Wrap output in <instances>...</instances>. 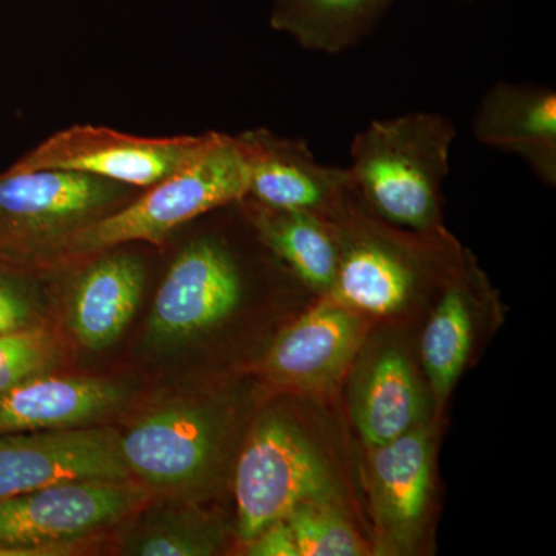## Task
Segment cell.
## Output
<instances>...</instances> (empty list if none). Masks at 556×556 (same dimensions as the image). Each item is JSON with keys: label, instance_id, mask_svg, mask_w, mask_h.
I'll use <instances>...</instances> for the list:
<instances>
[{"label": "cell", "instance_id": "6da1fadb", "mask_svg": "<svg viewBox=\"0 0 556 556\" xmlns=\"http://www.w3.org/2000/svg\"><path fill=\"white\" fill-rule=\"evenodd\" d=\"M456 129L444 115L412 112L376 119L351 141V181L369 211L387 223L439 230L442 186Z\"/></svg>", "mask_w": 556, "mask_h": 556}, {"label": "cell", "instance_id": "7a4b0ae2", "mask_svg": "<svg viewBox=\"0 0 556 556\" xmlns=\"http://www.w3.org/2000/svg\"><path fill=\"white\" fill-rule=\"evenodd\" d=\"M248 190V164L239 137L215 131L195 160L141 190L119 211L79 230L50 265L76 262L135 241L163 243L186 223L247 199Z\"/></svg>", "mask_w": 556, "mask_h": 556}, {"label": "cell", "instance_id": "3957f363", "mask_svg": "<svg viewBox=\"0 0 556 556\" xmlns=\"http://www.w3.org/2000/svg\"><path fill=\"white\" fill-rule=\"evenodd\" d=\"M141 190L80 172L9 169L0 175V257L47 268L75 233Z\"/></svg>", "mask_w": 556, "mask_h": 556}, {"label": "cell", "instance_id": "277c9868", "mask_svg": "<svg viewBox=\"0 0 556 556\" xmlns=\"http://www.w3.org/2000/svg\"><path fill=\"white\" fill-rule=\"evenodd\" d=\"M336 500L334 475L308 438L285 417H263L237 464L240 540L248 543L266 527L287 519L300 504Z\"/></svg>", "mask_w": 556, "mask_h": 556}, {"label": "cell", "instance_id": "5b68a950", "mask_svg": "<svg viewBox=\"0 0 556 556\" xmlns=\"http://www.w3.org/2000/svg\"><path fill=\"white\" fill-rule=\"evenodd\" d=\"M225 438V413L188 399L142 416L119 434V445L131 477L163 495L185 496L211 478Z\"/></svg>", "mask_w": 556, "mask_h": 556}, {"label": "cell", "instance_id": "8992f818", "mask_svg": "<svg viewBox=\"0 0 556 556\" xmlns=\"http://www.w3.org/2000/svg\"><path fill=\"white\" fill-rule=\"evenodd\" d=\"M149 492L130 479L58 482L0 500V546L75 548L144 506Z\"/></svg>", "mask_w": 556, "mask_h": 556}, {"label": "cell", "instance_id": "52a82bcc", "mask_svg": "<svg viewBox=\"0 0 556 556\" xmlns=\"http://www.w3.org/2000/svg\"><path fill=\"white\" fill-rule=\"evenodd\" d=\"M338 232L339 266L328 298L354 311L396 313L419 287L426 252L379 228V217L356 189L331 215Z\"/></svg>", "mask_w": 556, "mask_h": 556}, {"label": "cell", "instance_id": "ba28073f", "mask_svg": "<svg viewBox=\"0 0 556 556\" xmlns=\"http://www.w3.org/2000/svg\"><path fill=\"white\" fill-rule=\"evenodd\" d=\"M214 134L149 138L108 127L73 126L40 142L10 170L80 172L144 190L195 160Z\"/></svg>", "mask_w": 556, "mask_h": 556}, {"label": "cell", "instance_id": "9c48e42d", "mask_svg": "<svg viewBox=\"0 0 556 556\" xmlns=\"http://www.w3.org/2000/svg\"><path fill=\"white\" fill-rule=\"evenodd\" d=\"M243 294V266L226 240L203 236L190 241L156 292L150 342L177 345L203 334L239 308Z\"/></svg>", "mask_w": 556, "mask_h": 556}, {"label": "cell", "instance_id": "30bf717a", "mask_svg": "<svg viewBox=\"0 0 556 556\" xmlns=\"http://www.w3.org/2000/svg\"><path fill=\"white\" fill-rule=\"evenodd\" d=\"M130 478L113 428L0 434V500L58 482Z\"/></svg>", "mask_w": 556, "mask_h": 556}, {"label": "cell", "instance_id": "8fae6325", "mask_svg": "<svg viewBox=\"0 0 556 556\" xmlns=\"http://www.w3.org/2000/svg\"><path fill=\"white\" fill-rule=\"evenodd\" d=\"M237 137L248 164L247 199L329 218L353 192L346 167L320 163L305 139L280 137L263 127Z\"/></svg>", "mask_w": 556, "mask_h": 556}, {"label": "cell", "instance_id": "7c38bea8", "mask_svg": "<svg viewBox=\"0 0 556 556\" xmlns=\"http://www.w3.org/2000/svg\"><path fill=\"white\" fill-rule=\"evenodd\" d=\"M364 338L354 309L329 299L278 336L265 361L266 376L300 391H327L345 375Z\"/></svg>", "mask_w": 556, "mask_h": 556}, {"label": "cell", "instance_id": "4fadbf2b", "mask_svg": "<svg viewBox=\"0 0 556 556\" xmlns=\"http://www.w3.org/2000/svg\"><path fill=\"white\" fill-rule=\"evenodd\" d=\"M471 134L519 156L538 179L556 182V93L533 84L496 83L479 101Z\"/></svg>", "mask_w": 556, "mask_h": 556}, {"label": "cell", "instance_id": "5bb4252c", "mask_svg": "<svg viewBox=\"0 0 556 556\" xmlns=\"http://www.w3.org/2000/svg\"><path fill=\"white\" fill-rule=\"evenodd\" d=\"M93 257L76 274L68 300L73 334L89 350H104L123 334L141 302L144 260L112 248Z\"/></svg>", "mask_w": 556, "mask_h": 556}, {"label": "cell", "instance_id": "9a60e30c", "mask_svg": "<svg viewBox=\"0 0 556 556\" xmlns=\"http://www.w3.org/2000/svg\"><path fill=\"white\" fill-rule=\"evenodd\" d=\"M113 380L40 375L0 393V434L93 426L126 402Z\"/></svg>", "mask_w": 556, "mask_h": 556}, {"label": "cell", "instance_id": "2e32d148", "mask_svg": "<svg viewBox=\"0 0 556 556\" xmlns=\"http://www.w3.org/2000/svg\"><path fill=\"white\" fill-rule=\"evenodd\" d=\"M371 490L380 529L391 543L413 540L430 496V441L426 431L409 430L372 448Z\"/></svg>", "mask_w": 556, "mask_h": 556}, {"label": "cell", "instance_id": "e0dca14e", "mask_svg": "<svg viewBox=\"0 0 556 556\" xmlns=\"http://www.w3.org/2000/svg\"><path fill=\"white\" fill-rule=\"evenodd\" d=\"M260 243L313 291L329 294L339 266L338 232L331 219L309 211L239 201Z\"/></svg>", "mask_w": 556, "mask_h": 556}, {"label": "cell", "instance_id": "ac0fdd59", "mask_svg": "<svg viewBox=\"0 0 556 556\" xmlns=\"http://www.w3.org/2000/svg\"><path fill=\"white\" fill-rule=\"evenodd\" d=\"M396 0H273L270 25L300 47L342 54L375 33Z\"/></svg>", "mask_w": 556, "mask_h": 556}, {"label": "cell", "instance_id": "d6986e66", "mask_svg": "<svg viewBox=\"0 0 556 556\" xmlns=\"http://www.w3.org/2000/svg\"><path fill=\"white\" fill-rule=\"evenodd\" d=\"M419 413V388L407 357L386 351L357 393L354 420L358 433L369 447H382L413 430Z\"/></svg>", "mask_w": 556, "mask_h": 556}, {"label": "cell", "instance_id": "ffe728a7", "mask_svg": "<svg viewBox=\"0 0 556 556\" xmlns=\"http://www.w3.org/2000/svg\"><path fill=\"white\" fill-rule=\"evenodd\" d=\"M123 541L124 555L206 556L219 546L217 526L179 496L150 504Z\"/></svg>", "mask_w": 556, "mask_h": 556}, {"label": "cell", "instance_id": "44dd1931", "mask_svg": "<svg viewBox=\"0 0 556 556\" xmlns=\"http://www.w3.org/2000/svg\"><path fill=\"white\" fill-rule=\"evenodd\" d=\"M471 345L470 309L459 285L445 289L422 338L424 367L438 397L455 386Z\"/></svg>", "mask_w": 556, "mask_h": 556}, {"label": "cell", "instance_id": "7402d4cb", "mask_svg": "<svg viewBox=\"0 0 556 556\" xmlns=\"http://www.w3.org/2000/svg\"><path fill=\"white\" fill-rule=\"evenodd\" d=\"M299 556H357L361 538L340 517L334 504H300L287 517Z\"/></svg>", "mask_w": 556, "mask_h": 556}, {"label": "cell", "instance_id": "603a6c76", "mask_svg": "<svg viewBox=\"0 0 556 556\" xmlns=\"http://www.w3.org/2000/svg\"><path fill=\"white\" fill-rule=\"evenodd\" d=\"M35 268L0 257V334L43 327V300Z\"/></svg>", "mask_w": 556, "mask_h": 556}, {"label": "cell", "instance_id": "cb8c5ba5", "mask_svg": "<svg viewBox=\"0 0 556 556\" xmlns=\"http://www.w3.org/2000/svg\"><path fill=\"white\" fill-rule=\"evenodd\" d=\"M56 357L49 329L36 327L0 334V393L49 372Z\"/></svg>", "mask_w": 556, "mask_h": 556}, {"label": "cell", "instance_id": "d4e9b609", "mask_svg": "<svg viewBox=\"0 0 556 556\" xmlns=\"http://www.w3.org/2000/svg\"><path fill=\"white\" fill-rule=\"evenodd\" d=\"M248 555L252 556H299L294 536L287 519L274 522L257 536L248 541Z\"/></svg>", "mask_w": 556, "mask_h": 556}, {"label": "cell", "instance_id": "484cf974", "mask_svg": "<svg viewBox=\"0 0 556 556\" xmlns=\"http://www.w3.org/2000/svg\"><path fill=\"white\" fill-rule=\"evenodd\" d=\"M75 548H40L0 546V556H60L70 555Z\"/></svg>", "mask_w": 556, "mask_h": 556}, {"label": "cell", "instance_id": "4316f807", "mask_svg": "<svg viewBox=\"0 0 556 556\" xmlns=\"http://www.w3.org/2000/svg\"><path fill=\"white\" fill-rule=\"evenodd\" d=\"M460 2H471V0H460Z\"/></svg>", "mask_w": 556, "mask_h": 556}]
</instances>
